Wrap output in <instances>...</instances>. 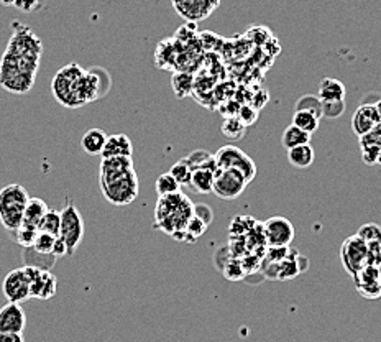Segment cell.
<instances>
[{
  "label": "cell",
  "instance_id": "1",
  "mask_svg": "<svg viewBox=\"0 0 381 342\" xmlns=\"http://www.w3.org/2000/svg\"><path fill=\"white\" fill-rule=\"evenodd\" d=\"M12 37L0 58V87L12 94H28L37 82L43 43L28 25L10 24Z\"/></svg>",
  "mask_w": 381,
  "mask_h": 342
},
{
  "label": "cell",
  "instance_id": "2",
  "mask_svg": "<svg viewBox=\"0 0 381 342\" xmlns=\"http://www.w3.org/2000/svg\"><path fill=\"white\" fill-rule=\"evenodd\" d=\"M111 74L102 68L84 69L77 63L63 66L51 81V92L61 105L77 109L102 98L111 89Z\"/></svg>",
  "mask_w": 381,
  "mask_h": 342
},
{
  "label": "cell",
  "instance_id": "3",
  "mask_svg": "<svg viewBox=\"0 0 381 342\" xmlns=\"http://www.w3.org/2000/svg\"><path fill=\"white\" fill-rule=\"evenodd\" d=\"M102 196L113 206H129L137 199L140 181L131 156L102 158L99 166Z\"/></svg>",
  "mask_w": 381,
  "mask_h": 342
},
{
  "label": "cell",
  "instance_id": "4",
  "mask_svg": "<svg viewBox=\"0 0 381 342\" xmlns=\"http://www.w3.org/2000/svg\"><path fill=\"white\" fill-rule=\"evenodd\" d=\"M194 214V204L181 191L158 197L155 227L176 240H184L186 224Z\"/></svg>",
  "mask_w": 381,
  "mask_h": 342
},
{
  "label": "cell",
  "instance_id": "5",
  "mask_svg": "<svg viewBox=\"0 0 381 342\" xmlns=\"http://www.w3.org/2000/svg\"><path fill=\"white\" fill-rule=\"evenodd\" d=\"M28 201V191L19 183L7 184L0 190V224L6 231L13 232L21 226Z\"/></svg>",
  "mask_w": 381,
  "mask_h": 342
},
{
  "label": "cell",
  "instance_id": "6",
  "mask_svg": "<svg viewBox=\"0 0 381 342\" xmlns=\"http://www.w3.org/2000/svg\"><path fill=\"white\" fill-rule=\"evenodd\" d=\"M214 161H216L217 170H239L240 173L247 178L248 184L257 177L255 161H253L242 148L236 147V145H223V147L219 148L216 155H214Z\"/></svg>",
  "mask_w": 381,
  "mask_h": 342
},
{
  "label": "cell",
  "instance_id": "7",
  "mask_svg": "<svg viewBox=\"0 0 381 342\" xmlns=\"http://www.w3.org/2000/svg\"><path fill=\"white\" fill-rule=\"evenodd\" d=\"M58 237L64 240L66 247H68V255H73L77 250L79 244L82 242L84 221H82L79 209L73 203L64 206V209L61 210V227Z\"/></svg>",
  "mask_w": 381,
  "mask_h": 342
},
{
  "label": "cell",
  "instance_id": "8",
  "mask_svg": "<svg viewBox=\"0 0 381 342\" xmlns=\"http://www.w3.org/2000/svg\"><path fill=\"white\" fill-rule=\"evenodd\" d=\"M340 260L349 275H355L358 270L368 265V244L360 235H350L340 245Z\"/></svg>",
  "mask_w": 381,
  "mask_h": 342
},
{
  "label": "cell",
  "instance_id": "9",
  "mask_svg": "<svg viewBox=\"0 0 381 342\" xmlns=\"http://www.w3.org/2000/svg\"><path fill=\"white\" fill-rule=\"evenodd\" d=\"M247 178L240 173L239 170L234 168H225V170H217L216 178H214V186L212 192L217 197L225 201L236 199L247 188Z\"/></svg>",
  "mask_w": 381,
  "mask_h": 342
},
{
  "label": "cell",
  "instance_id": "10",
  "mask_svg": "<svg viewBox=\"0 0 381 342\" xmlns=\"http://www.w3.org/2000/svg\"><path fill=\"white\" fill-rule=\"evenodd\" d=\"M268 247H289L295 240V226L286 217L275 216L261 224Z\"/></svg>",
  "mask_w": 381,
  "mask_h": 342
},
{
  "label": "cell",
  "instance_id": "11",
  "mask_svg": "<svg viewBox=\"0 0 381 342\" xmlns=\"http://www.w3.org/2000/svg\"><path fill=\"white\" fill-rule=\"evenodd\" d=\"M30 280V298L37 300H50L56 295V276L51 270H41L37 267L25 265Z\"/></svg>",
  "mask_w": 381,
  "mask_h": 342
},
{
  "label": "cell",
  "instance_id": "12",
  "mask_svg": "<svg viewBox=\"0 0 381 342\" xmlns=\"http://www.w3.org/2000/svg\"><path fill=\"white\" fill-rule=\"evenodd\" d=\"M2 293L10 303H20L30 298V280L25 267L8 271L2 282Z\"/></svg>",
  "mask_w": 381,
  "mask_h": 342
},
{
  "label": "cell",
  "instance_id": "13",
  "mask_svg": "<svg viewBox=\"0 0 381 342\" xmlns=\"http://www.w3.org/2000/svg\"><path fill=\"white\" fill-rule=\"evenodd\" d=\"M221 3V0H173L174 10L187 21L205 20Z\"/></svg>",
  "mask_w": 381,
  "mask_h": 342
},
{
  "label": "cell",
  "instance_id": "14",
  "mask_svg": "<svg viewBox=\"0 0 381 342\" xmlns=\"http://www.w3.org/2000/svg\"><path fill=\"white\" fill-rule=\"evenodd\" d=\"M352 278L358 293L363 298H366V300H378V298H381L378 267L368 263L362 270H358L357 273L352 275Z\"/></svg>",
  "mask_w": 381,
  "mask_h": 342
},
{
  "label": "cell",
  "instance_id": "15",
  "mask_svg": "<svg viewBox=\"0 0 381 342\" xmlns=\"http://www.w3.org/2000/svg\"><path fill=\"white\" fill-rule=\"evenodd\" d=\"M26 326L25 311L19 303L8 301L0 308V332L7 334H24Z\"/></svg>",
  "mask_w": 381,
  "mask_h": 342
},
{
  "label": "cell",
  "instance_id": "16",
  "mask_svg": "<svg viewBox=\"0 0 381 342\" xmlns=\"http://www.w3.org/2000/svg\"><path fill=\"white\" fill-rule=\"evenodd\" d=\"M380 122H381V118H380L378 109H376V104L363 102L353 114L352 130H353V134L360 138L365 134H368L371 129H373L376 124H380Z\"/></svg>",
  "mask_w": 381,
  "mask_h": 342
},
{
  "label": "cell",
  "instance_id": "17",
  "mask_svg": "<svg viewBox=\"0 0 381 342\" xmlns=\"http://www.w3.org/2000/svg\"><path fill=\"white\" fill-rule=\"evenodd\" d=\"M133 155V145L129 135L125 134H113L107 135L105 140V147L100 156L102 158H112V156H131Z\"/></svg>",
  "mask_w": 381,
  "mask_h": 342
},
{
  "label": "cell",
  "instance_id": "18",
  "mask_svg": "<svg viewBox=\"0 0 381 342\" xmlns=\"http://www.w3.org/2000/svg\"><path fill=\"white\" fill-rule=\"evenodd\" d=\"M216 171L217 168H212V166L192 170V177L189 181L191 190L194 192H199V195H209V192H212Z\"/></svg>",
  "mask_w": 381,
  "mask_h": 342
},
{
  "label": "cell",
  "instance_id": "19",
  "mask_svg": "<svg viewBox=\"0 0 381 342\" xmlns=\"http://www.w3.org/2000/svg\"><path fill=\"white\" fill-rule=\"evenodd\" d=\"M317 96L321 100H345L347 89L345 84L335 78H324L319 82Z\"/></svg>",
  "mask_w": 381,
  "mask_h": 342
},
{
  "label": "cell",
  "instance_id": "20",
  "mask_svg": "<svg viewBox=\"0 0 381 342\" xmlns=\"http://www.w3.org/2000/svg\"><path fill=\"white\" fill-rule=\"evenodd\" d=\"M315 152L313 145L302 143L297 145L295 148H289L288 150V161L297 170H306L314 163Z\"/></svg>",
  "mask_w": 381,
  "mask_h": 342
},
{
  "label": "cell",
  "instance_id": "21",
  "mask_svg": "<svg viewBox=\"0 0 381 342\" xmlns=\"http://www.w3.org/2000/svg\"><path fill=\"white\" fill-rule=\"evenodd\" d=\"M105 140H107V135L102 129H89L82 135L81 148L87 155H100L105 147Z\"/></svg>",
  "mask_w": 381,
  "mask_h": 342
},
{
  "label": "cell",
  "instance_id": "22",
  "mask_svg": "<svg viewBox=\"0 0 381 342\" xmlns=\"http://www.w3.org/2000/svg\"><path fill=\"white\" fill-rule=\"evenodd\" d=\"M48 209L50 208H48V204L43 199H39V197H30L28 204H26V208H25L24 222L21 224L38 227L39 221H41L43 216H45Z\"/></svg>",
  "mask_w": 381,
  "mask_h": 342
},
{
  "label": "cell",
  "instance_id": "23",
  "mask_svg": "<svg viewBox=\"0 0 381 342\" xmlns=\"http://www.w3.org/2000/svg\"><path fill=\"white\" fill-rule=\"evenodd\" d=\"M171 87H173L174 96L178 99L187 98L194 91V78H192V74L184 71L174 73L173 78H171Z\"/></svg>",
  "mask_w": 381,
  "mask_h": 342
},
{
  "label": "cell",
  "instance_id": "24",
  "mask_svg": "<svg viewBox=\"0 0 381 342\" xmlns=\"http://www.w3.org/2000/svg\"><path fill=\"white\" fill-rule=\"evenodd\" d=\"M309 142H310V134L299 129V127H296L295 124L288 125L283 132L281 143L286 150H289V148H295V147H297V145L309 143Z\"/></svg>",
  "mask_w": 381,
  "mask_h": 342
},
{
  "label": "cell",
  "instance_id": "25",
  "mask_svg": "<svg viewBox=\"0 0 381 342\" xmlns=\"http://www.w3.org/2000/svg\"><path fill=\"white\" fill-rule=\"evenodd\" d=\"M245 130H247V125H245L236 116H229L227 118H223L221 125L222 135L225 138L232 140V142H236V140L243 138Z\"/></svg>",
  "mask_w": 381,
  "mask_h": 342
},
{
  "label": "cell",
  "instance_id": "26",
  "mask_svg": "<svg viewBox=\"0 0 381 342\" xmlns=\"http://www.w3.org/2000/svg\"><path fill=\"white\" fill-rule=\"evenodd\" d=\"M319 122H321V117L309 111H295V116H292V124L310 135L317 132Z\"/></svg>",
  "mask_w": 381,
  "mask_h": 342
},
{
  "label": "cell",
  "instance_id": "27",
  "mask_svg": "<svg viewBox=\"0 0 381 342\" xmlns=\"http://www.w3.org/2000/svg\"><path fill=\"white\" fill-rule=\"evenodd\" d=\"M10 235H12V239L15 240L19 245H21L24 249L33 247L35 240H37V235H38V227L21 224L19 229L10 232Z\"/></svg>",
  "mask_w": 381,
  "mask_h": 342
},
{
  "label": "cell",
  "instance_id": "28",
  "mask_svg": "<svg viewBox=\"0 0 381 342\" xmlns=\"http://www.w3.org/2000/svg\"><path fill=\"white\" fill-rule=\"evenodd\" d=\"M59 227H61V213L55 209H48L46 214L43 216L41 221L38 224L39 232H46L51 235H59Z\"/></svg>",
  "mask_w": 381,
  "mask_h": 342
},
{
  "label": "cell",
  "instance_id": "29",
  "mask_svg": "<svg viewBox=\"0 0 381 342\" xmlns=\"http://www.w3.org/2000/svg\"><path fill=\"white\" fill-rule=\"evenodd\" d=\"M155 190L158 196H168V195H174V192L181 191V184H179L176 179L171 177L169 173H163L156 178L155 183Z\"/></svg>",
  "mask_w": 381,
  "mask_h": 342
},
{
  "label": "cell",
  "instance_id": "30",
  "mask_svg": "<svg viewBox=\"0 0 381 342\" xmlns=\"http://www.w3.org/2000/svg\"><path fill=\"white\" fill-rule=\"evenodd\" d=\"M184 160L187 161V165H189L192 170L204 168V166H212V168H217L216 161H214V155H210V153L205 150H194L187 156H184Z\"/></svg>",
  "mask_w": 381,
  "mask_h": 342
},
{
  "label": "cell",
  "instance_id": "31",
  "mask_svg": "<svg viewBox=\"0 0 381 342\" xmlns=\"http://www.w3.org/2000/svg\"><path fill=\"white\" fill-rule=\"evenodd\" d=\"M296 111H309L315 114V116L322 117V100L319 99L317 94H306L297 99Z\"/></svg>",
  "mask_w": 381,
  "mask_h": 342
},
{
  "label": "cell",
  "instance_id": "32",
  "mask_svg": "<svg viewBox=\"0 0 381 342\" xmlns=\"http://www.w3.org/2000/svg\"><path fill=\"white\" fill-rule=\"evenodd\" d=\"M168 173L173 177L176 181L181 184V186H189V181H191V177H192V168L189 165H187V161L184 160H179L178 163H174L173 166H171V170L168 171Z\"/></svg>",
  "mask_w": 381,
  "mask_h": 342
},
{
  "label": "cell",
  "instance_id": "33",
  "mask_svg": "<svg viewBox=\"0 0 381 342\" xmlns=\"http://www.w3.org/2000/svg\"><path fill=\"white\" fill-rule=\"evenodd\" d=\"M205 229H207V224L192 214V217L186 224V229H184V240L186 242H194L197 237L204 234Z\"/></svg>",
  "mask_w": 381,
  "mask_h": 342
},
{
  "label": "cell",
  "instance_id": "34",
  "mask_svg": "<svg viewBox=\"0 0 381 342\" xmlns=\"http://www.w3.org/2000/svg\"><path fill=\"white\" fill-rule=\"evenodd\" d=\"M357 234L360 235L366 244H381V226H378L376 222L363 224Z\"/></svg>",
  "mask_w": 381,
  "mask_h": 342
},
{
  "label": "cell",
  "instance_id": "35",
  "mask_svg": "<svg viewBox=\"0 0 381 342\" xmlns=\"http://www.w3.org/2000/svg\"><path fill=\"white\" fill-rule=\"evenodd\" d=\"M345 109H347L345 100H322V117L331 118V120L342 117Z\"/></svg>",
  "mask_w": 381,
  "mask_h": 342
},
{
  "label": "cell",
  "instance_id": "36",
  "mask_svg": "<svg viewBox=\"0 0 381 342\" xmlns=\"http://www.w3.org/2000/svg\"><path fill=\"white\" fill-rule=\"evenodd\" d=\"M55 240H56V235H51V234H46V232H39L38 231V235H37V240H35L33 244V250H37L38 253H46V255H53V245H55Z\"/></svg>",
  "mask_w": 381,
  "mask_h": 342
},
{
  "label": "cell",
  "instance_id": "37",
  "mask_svg": "<svg viewBox=\"0 0 381 342\" xmlns=\"http://www.w3.org/2000/svg\"><path fill=\"white\" fill-rule=\"evenodd\" d=\"M45 6L46 0H15V6L13 7L24 13H37L39 10H43Z\"/></svg>",
  "mask_w": 381,
  "mask_h": 342
},
{
  "label": "cell",
  "instance_id": "38",
  "mask_svg": "<svg viewBox=\"0 0 381 342\" xmlns=\"http://www.w3.org/2000/svg\"><path fill=\"white\" fill-rule=\"evenodd\" d=\"M378 145L373 143H360V150H362V160L365 165H376V158H378V152H380Z\"/></svg>",
  "mask_w": 381,
  "mask_h": 342
},
{
  "label": "cell",
  "instance_id": "39",
  "mask_svg": "<svg viewBox=\"0 0 381 342\" xmlns=\"http://www.w3.org/2000/svg\"><path fill=\"white\" fill-rule=\"evenodd\" d=\"M235 116L248 127V125H253L257 122L258 111L253 107V105H242V107H239V111H236Z\"/></svg>",
  "mask_w": 381,
  "mask_h": 342
},
{
  "label": "cell",
  "instance_id": "40",
  "mask_svg": "<svg viewBox=\"0 0 381 342\" xmlns=\"http://www.w3.org/2000/svg\"><path fill=\"white\" fill-rule=\"evenodd\" d=\"M358 140H360V143H373V145H378V147H381V122L380 124H376L373 129H371L368 134H365Z\"/></svg>",
  "mask_w": 381,
  "mask_h": 342
},
{
  "label": "cell",
  "instance_id": "41",
  "mask_svg": "<svg viewBox=\"0 0 381 342\" xmlns=\"http://www.w3.org/2000/svg\"><path fill=\"white\" fill-rule=\"evenodd\" d=\"M194 216L203 219V221L207 224V226L214 221L212 208H209L207 204H194Z\"/></svg>",
  "mask_w": 381,
  "mask_h": 342
},
{
  "label": "cell",
  "instance_id": "42",
  "mask_svg": "<svg viewBox=\"0 0 381 342\" xmlns=\"http://www.w3.org/2000/svg\"><path fill=\"white\" fill-rule=\"evenodd\" d=\"M53 255H55L56 258L68 255V247H66L64 240L61 239V237H56L55 245H53Z\"/></svg>",
  "mask_w": 381,
  "mask_h": 342
},
{
  "label": "cell",
  "instance_id": "43",
  "mask_svg": "<svg viewBox=\"0 0 381 342\" xmlns=\"http://www.w3.org/2000/svg\"><path fill=\"white\" fill-rule=\"evenodd\" d=\"M0 342H25L24 334H7L0 332Z\"/></svg>",
  "mask_w": 381,
  "mask_h": 342
},
{
  "label": "cell",
  "instance_id": "44",
  "mask_svg": "<svg viewBox=\"0 0 381 342\" xmlns=\"http://www.w3.org/2000/svg\"><path fill=\"white\" fill-rule=\"evenodd\" d=\"M0 6L13 7V6H15V0H0Z\"/></svg>",
  "mask_w": 381,
  "mask_h": 342
},
{
  "label": "cell",
  "instance_id": "45",
  "mask_svg": "<svg viewBox=\"0 0 381 342\" xmlns=\"http://www.w3.org/2000/svg\"><path fill=\"white\" fill-rule=\"evenodd\" d=\"M376 109H378V114H380V118H381V99H378V102H376Z\"/></svg>",
  "mask_w": 381,
  "mask_h": 342
},
{
  "label": "cell",
  "instance_id": "46",
  "mask_svg": "<svg viewBox=\"0 0 381 342\" xmlns=\"http://www.w3.org/2000/svg\"><path fill=\"white\" fill-rule=\"evenodd\" d=\"M376 165L381 166V148H380V152H378V158H376Z\"/></svg>",
  "mask_w": 381,
  "mask_h": 342
},
{
  "label": "cell",
  "instance_id": "47",
  "mask_svg": "<svg viewBox=\"0 0 381 342\" xmlns=\"http://www.w3.org/2000/svg\"><path fill=\"white\" fill-rule=\"evenodd\" d=\"M376 267H378V273H380V288H381V263H380V265H376Z\"/></svg>",
  "mask_w": 381,
  "mask_h": 342
}]
</instances>
